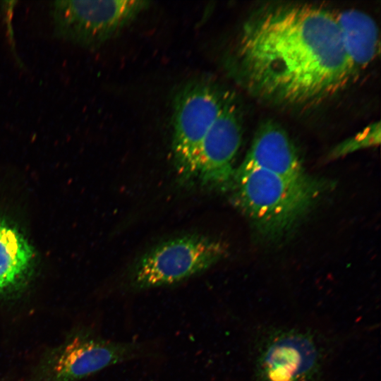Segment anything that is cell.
I'll return each mask as SVG.
<instances>
[{"instance_id":"1","label":"cell","mask_w":381,"mask_h":381,"mask_svg":"<svg viewBox=\"0 0 381 381\" xmlns=\"http://www.w3.org/2000/svg\"><path fill=\"white\" fill-rule=\"evenodd\" d=\"M231 68L253 95L293 107L320 104L356 79L335 12L308 3L253 11L241 30Z\"/></svg>"},{"instance_id":"2","label":"cell","mask_w":381,"mask_h":381,"mask_svg":"<svg viewBox=\"0 0 381 381\" xmlns=\"http://www.w3.org/2000/svg\"><path fill=\"white\" fill-rule=\"evenodd\" d=\"M230 186L235 203L268 240L279 239L294 228L325 186L305 173L284 176L241 164Z\"/></svg>"},{"instance_id":"3","label":"cell","mask_w":381,"mask_h":381,"mask_svg":"<svg viewBox=\"0 0 381 381\" xmlns=\"http://www.w3.org/2000/svg\"><path fill=\"white\" fill-rule=\"evenodd\" d=\"M226 254L222 242L205 236L170 239L139 259L128 276V288L140 291L179 283L207 270Z\"/></svg>"},{"instance_id":"4","label":"cell","mask_w":381,"mask_h":381,"mask_svg":"<svg viewBox=\"0 0 381 381\" xmlns=\"http://www.w3.org/2000/svg\"><path fill=\"white\" fill-rule=\"evenodd\" d=\"M227 92L206 80H195L176 94L173 106L172 155L180 175L196 176L202 142L218 116Z\"/></svg>"},{"instance_id":"5","label":"cell","mask_w":381,"mask_h":381,"mask_svg":"<svg viewBox=\"0 0 381 381\" xmlns=\"http://www.w3.org/2000/svg\"><path fill=\"white\" fill-rule=\"evenodd\" d=\"M143 0L55 1L50 13L56 37L95 48L131 23L149 5Z\"/></svg>"},{"instance_id":"6","label":"cell","mask_w":381,"mask_h":381,"mask_svg":"<svg viewBox=\"0 0 381 381\" xmlns=\"http://www.w3.org/2000/svg\"><path fill=\"white\" fill-rule=\"evenodd\" d=\"M150 345L83 333L55 350L44 362V381H78L114 365L148 356Z\"/></svg>"},{"instance_id":"7","label":"cell","mask_w":381,"mask_h":381,"mask_svg":"<svg viewBox=\"0 0 381 381\" xmlns=\"http://www.w3.org/2000/svg\"><path fill=\"white\" fill-rule=\"evenodd\" d=\"M320 355L308 333L285 330L274 333L263 345L258 360L262 381H315Z\"/></svg>"},{"instance_id":"8","label":"cell","mask_w":381,"mask_h":381,"mask_svg":"<svg viewBox=\"0 0 381 381\" xmlns=\"http://www.w3.org/2000/svg\"><path fill=\"white\" fill-rule=\"evenodd\" d=\"M243 136L240 109L227 92L222 109L201 145L196 176L212 186L230 185Z\"/></svg>"},{"instance_id":"9","label":"cell","mask_w":381,"mask_h":381,"mask_svg":"<svg viewBox=\"0 0 381 381\" xmlns=\"http://www.w3.org/2000/svg\"><path fill=\"white\" fill-rule=\"evenodd\" d=\"M241 165L284 176L304 174L300 157L289 135L272 121L258 129Z\"/></svg>"},{"instance_id":"10","label":"cell","mask_w":381,"mask_h":381,"mask_svg":"<svg viewBox=\"0 0 381 381\" xmlns=\"http://www.w3.org/2000/svg\"><path fill=\"white\" fill-rule=\"evenodd\" d=\"M343 45L357 78L380 52L378 28L368 13L357 9L335 13Z\"/></svg>"},{"instance_id":"11","label":"cell","mask_w":381,"mask_h":381,"mask_svg":"<svg viewBox=\"0 0 381 381\" xmlns=\"http://www.w3.org/2000/svg\"><path fill=\"white\" fill-rule=\"evenodd\" d=\"M32 249L23 236L0 219V294L17 289L30 267Z\"/></svg>"},{"instance_id":"12","label":"cell","mask_w":381,"mask_h":381,"mask_svg":"<svg viewBox=\"0 0 381 381\" xmlns=\"http://www.w3.org/2000/svg\"><path fill=\"white\" fill-rule=\"evenodd\" d=\"M380 143V123L377 121L338 144L331 151L329 157L337 159L361 149L376 146Z\"/></svg>"}]
</instances>
